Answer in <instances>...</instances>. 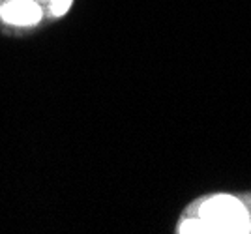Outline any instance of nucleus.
Wrapping results in <instances>:
<instances>
[{
    "mask_svg": "<svg viewBox=\"0 0 251 234\" xmlns=\"http://www.w3.org/2000/svg\"><path fill=\"white\" fill-rule=\"evenodd\" d=\"M204 233H248L250 217L246 206L229 195H218L201 204L197 213Z\"/></svg>",
    "mask_w": 251,
    "mask_h": 234,
    "instance_id": "1",
    "label": "nucleus"
},
{
    "mask_svg": "<svg viewBox=\"0 0 251 234\" xmlns=\"http://www.w3.org/2000/svg\"><path fill=\"white\" fill-rule=\"evenodd\" d=\"M2 17L11 24H36L42 19V10L34 0H11L2 8Z\"/></svg>",
    "mask_w": 251,
    "mask_h": 234,
    "instance_id": "2",
    "label": "nucleus"
},
{
    "mask_svg": "<svg viewBox=\"0 0 251 234\" xmlns=\"http://www.w3.org/2000/svg\"><path fill=\"white\" fill-rule=\"evenodd\" d=\"M70 6H72V0H51V11L54 15H64L70 10Z\"/></svg>",
    "mask_w": 251,
    "mask_h": 234,
    "instance_id": "3",
    "label": "nucleus"
},
{
    "mask_svg": "<svg viewBox=\"0 0 251 234\" xmlns=\"http://www.w3.org/2000/svg\"><path fill=\"white\" fill-rule=\"evenodd\" d=\"M49 2H51V0H49Z\"/></svg>",
    "mask_w": 251,
    "mask_h": 234,
    "instance_id": "4",
    "label": "nucleus"
}]
</instances>
